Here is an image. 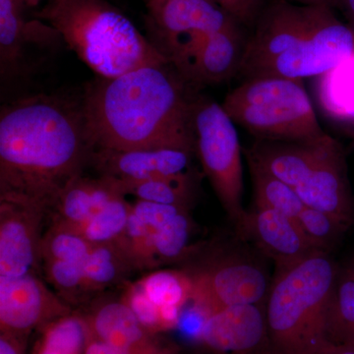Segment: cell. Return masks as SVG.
<instances>
[{"mask_svg": "<svg viewBox=\"0 0 354 354\" xmlns=\"http://www.w3.org/2000/svg\"><path fill=\"white\" fill-rule=\"evenodd\" d=\"M94 151L82 99L41 94L6 104L0 114V199L36 205L48 215Z\"/></svg>", "mask_w": 354, "mask_h": 354, "instance_id": "1", "label": "cell"}, {"mask_svg": "<svg viewBox=\"0 0 354 354\" xmlns=\"http://www.w3.org/2000/svg\"><path fill=\"white\" fill-rule=\"evenodd\" d=\"M193 88L171 62L99 77L81 97L95 150L176 147L196 152Z\"/></svg>", "mask_w": 354, "mask_h": 354, "instance_id": "2", "label": "cell"}, {"mask_svg": "<svg viewBox=\"0 0 354 354\" xmlns=\"http://www.w3.org/2000/svg\"><path fill=\"white\" fill-rule=\"evenodd\" d=\"M31 15L53 26L102 78L169 62L109 0H44Z\"/></svg>", "mask_w": 354, "mask_h": 354, "instance_id": "3", "label": "cell"}, {"mask_svg": "<svg viewBox=\"0 0 354 354\" xmlns=\"http://www.w3.org/2000/svg\"><path fill=\"white\" fill-rule=\"evenodd\" d=\"M339 269L328 252L277 268L265 302L270 354H321Z\"/></svg>", "mask_w": 354, "mask_h": 354, "instance_id": "4", "label": "cell"}, {"mask_svg": "<svg viewBox=\"0 0 354 354\" xmlns=\"http://www.w3.org/2000/svg\"><path fill=\"white\" fill-rule=\"evenodd\" d=\"M221 106L235 124L256 139L309 140L326 134L301 80L276 76L247 79Z\"/></svg>", "mask_w": 354, "mask_h": 354, "instance_id": "5", "label": "cell"}, {"mask_svg": "<svg viewBox=\"0 0 354 354\" xmlns=\"http://www.w3.org/2000/svg\"><path fill=\"white\" fill-rule=\"evenodd\" d=\"M196 153L216 196L241 235L244 209L241 146L235 123L223 106L198 97L193 111Z\"/></svg>", "mask_w": 354, "mask_h": 354, "instance_id": "6", "label": "cell"}, {"mask_svg": "<svg viewBox=\"0 0 354 354\" xmlns=\"http://www.w3.org/2000/svg\"><path fill=\"white\" fill-rule=\"evenodd\" d=\"M146 6L148 39L174 67L209 35L239 24L212 0H151Z\"/></svg>", "mask_w": 354, "mask_h": 354, "instance_id": "7", "label": "cell"}, {"mask_svg": "<svg viewBox=\"0 0 354 354\" xmlns=\"http://www.w3.org/2000/svg\"><path fill=\"white\" fill-rule=\"evenodd\" d=\"M187 274L192 281L190 301L204 319L227 307L265 304L271 288L264 268L239 254L221 256Z\"/></svg>", "mask_w": 354, "mask_h": 354, "instance_id": "8", "label": "cell"}, {"mask_svg": "<svg viewBox=\"0 0 354 354\" xmlns=\"http://www.w3.org/2000/svg\"><path fill=\"white\" fill-rule=\"evenodd\" d=\"M330 7L304 6L290 0L265 4L247 39L239 75L252 78L266 64L290 50L315 29Z\"/></svg>", "mask_w": 354, "mask_h": 354, "instance_id": "9", "label": "cell"}, {"mask_svg": "<svg viewBox=\"0 0 354 354\" xmlns=\"http://www.w3.org/2000/svg\"><path fill=\"white\" fill-rule=\"evenodd\" d=\"M353 58L354 29L337 19L330 8L304 41L274 58L252 78L276 76L304 81L326 75Z\"/></svg>", "mask_w": 354, "mask_h": 354, "instance_id": "10", "label": "cell"}, {"mask_svg": "<svg viewBox=\"0 0 354 354\" xmlns=\"http://www.w3.org/2000/svg\"><path fill=\"white\" fill-rule=\"evenodd\" d=\"M73 311L41 274L0 278V333L27 339L34 330Z\"/></svg>", "mask_w": 354, "mask_h": 354, "instance_id": "11", "label": "cell"}, {"mask_svg": "<svg viewBox=\"0 0 354 354\" xmlns=\"http://www.w3.org/2000/svg\"><path fill=\"white\" fill-rule=\"evenodd\" d=\"M48 212L29 203L0 199V278L41 274V243Z\"/></svg>", "mask_w": 354, "mask_h": 354, "instance_id": "12", "label": "cell"}, {"mask_svg": "<svg viewBox=\"0 0 354 354\" xmlns=\"http://www.w3.org/2000/svg\"><path fill=\"white\" fill-rule=\"evenodd\" d=\"M23 0H0V76L2 84L31 71L28 53L32 48H51L64 41L59 32L28 13Z\"/></svg>", "mask_w": 354, "mask_h": 354, "instance_id": "13", "label": "cell"}, {"mask_svg": "<svg viewBox=\"0 0 354 354\" xmlns=\"http://www.w3.org/2000/svg\"><path fill=\"white\" fill-rule=\"evenodd\" d=\"M198 341L211 354H270L265 304L236 305L204 319Z\"/></svg>", "mask_w": 354, "mask_h": 354, "instance_id": "14", "label": "cell"}, {"mask_svg": "<svg viewBox=\"0 0 354 354\" xmlns=\"http://www.w3.org/2000/svg\"><path fill=\"white\" fill-rule=\"evenodd\" d=\"M195 153L189 149L176 147L95 150L91 165L100 176L120 183H137L189 174Z\"/></svg>", "mask_w": 354, "mask_h": 354, "instance_id": "15", "label": "cell"}, {"mask_svg": "<svg viewBox=\"0 0 354 354\" xmlns=\"http://www.w3.org/2000/svg\"><path fill=\"white\" fill-rule=\"evenodd\" d=\"M295 191L305 206L329 214L348 228L354 225V198L339 142Z\"/></svg>", "mask_w": 354, "mask_h": 354, "instance_id": "16", "label": "cell"}, {"mask_svg": "<svg viewBox=\"0 0 354 354\" xmlns=\"http://www.w3.org/2000/svg\"><path fill=\"white\" fill-rule=\"evenodd\" d=\"M335 142L337 140L327 133L309 140L256 139L246 150V158L295 189L329 153Z\"/></svg>", "mask_w": 354, "mask_h": 354, "instance_id": "17", "label": "cell"}, {"mask_svg": "<svg viewBox=\"0 0 354 354\" xmlns=\"http://www.w3.org/2000/svg\"><path fill=\"white\" fill-rule=\"evenodd\" d=\"M239 236L253 241L276 262L277 268L295 264L321 252L305 236L297 221L269 208L255 207L248 213Z\"/></svg>", "mask_w": 354, "mask_h": 354, "instance_id": "18", "label": "cell"}, {"mask_svg": "<svg viewBox=\"0 0 354 354\" xmlns=\"http://www.w3.org/2000/svg\"><path fill=\"white\" fill-rule=\"evenodd\" d=\"M234 24L209 35L202 44L176 67L193 87L225 82L239 74L247 39Z\"/></svg>", "mask_w": 354, "mask_h": 354, "instance_id": "19", "label": "cell"}, {"mask_svg": "<svg viewBox=\"0 0 354 354\" xmlns=\"http://www.w3.org/2000/svg\"><path fill=\"white\" fill-rule=\"evenodd\" d=\"M92 335L129 354H179L147 329L122 300H109L85 314Z\"/></svg>", "mask_w": 354, "mask_h": 354, "instance_id": "20", "label": "cell"}, {"mask_svg": "<svg viewBox=\"0 0 354 354\" xmlns=\"http://www.w3.org/2000/svg\"><path fill=\"white\" fill-rule=\"evenodd\" d=\"M118 183L109 177H76L64 188L48 212L51 223L75 228L90 220L109 202L121 196ZM125 196V195H124Z\"/></svg>", "mask_w": 354, "mask_h": 354, "instance_id": "21", "label": "cell"}, {"mask_svg": "<svg viewBox=\"0 0 354 354\" xmlns=\"http://www.w3.org/2000/svg\"><path fill=\"white\" fill-rule=\"evenodd\" d=\"M137 283L160 311L165 330L176 327L184 305L190 301L192 295V281L187 272L157 270Z\"/></svg>", "mask_w": 354, "mask_h": 354, "instance_id": "22", "label": "cell"}, {"mask_svg": "<svg viewBox=\"0 0 354 354\" xmlns=\"http://www.w3.org/2000/svg\"><path fill=\"white\" fill-rule=\"evenodd\" d=\"M88 295L120 285L136 271L131 259L118 241L94 245L83 263Z\"/></svg>", "mask_w": 354, "mask_h": 354, "instance_id": "23", "label": "cell"}, {"mask_svg": "<svg viewBox=\"0 0 354 354\" xmlns=\"http://www.w3.org/2000/svg\"><path fill=\"white\" fill-rule=\"evenodd\" d=\"M318 97L326 114L354 139V58L319 77Z\"/></svg>", "mask_w": 354, "mask_h": 354, "instance_id": "24", "label": "cell"}, {"mask_svg": "<svg viewBox=\"0 0 354 354\" xmlns=\"http://www.w3.org/2000/svg\"><path fill=\"white\" fill-rule=\"evenodd\" d=\"M91 337L87 317L73 311L39 330L32 354H85Z\"/></svg>", "mask_w": 354, "mask_h": 354, "instance_id": "25", "label": "cell"}, {"mask_svg": "<svg viewBox=\"0 0 354 354\" xmlns=\"http://www.w3.org/2000/svg\"><path fill=\"white\" fill-rule=\"evenodd\" d=\"M114 181L125 196L131 195L142 201L190 209L194 200L195 185L192 172L137 183Z\"/></svg>", "mask_w": 354, "mask_h": 354, "instance_id": "26", "label": "cell"}, {"mask_svg": "<svg viewBox=\"0 0 354 354\" xmlns=\"http://www.w3.org/2000/svg\"><path fill=\"white\" fill-rule=\"evenodd\" d=\"M247 160L252 176L255 207L272 209L297 220L306 206L295 188L277 178L253 160Z\"/></svg>", "mask_w": 354, "mask_h": 354, "instance_id": "27", "label": "cell"}, {"mask_svg": "<svg viewBox=\"0 0 354 354\" xmlns=\"http://www.w3.org/2000/svg\"><path fill=\"white\" fill-rule=\"evenodd\" d=\"M354 330V269L339 270L327 320L328 341L346 344Z\"/></svg>", "mask_w": 354, "mask_h": 354, "instance_id": "28", "label": "cell"}, {"mask_svg": "<svg viewBox=\"0 0 354 354\" xmlns=\"http://www.w3.org/2000/svg\"><path fill=\"white\" fill-rule=\"evenodd\" d=\"M132 204L121 195L109 202L94 216L71 230L82 235L93 245L113 243L124 234L131 214Z\"/></svg>", "mask_w": 354, "mask_h": 354, "instance_id": "29", "label": "cell"}, {"mask_svg": "<svg viewBox=\"0 0 354 354\" xmlns=\"http://www.w3.org/2000/svg\"><path fill=\"white\" fill-rule=\"evenodd\" d=\"M193 223L189 209L180 212L151 236L153 267L180 259L188 251Z\"/></svg>", "mask_w": 354, "mask_h": 354, "instance_id": "30", "label": "cell"}, {"mask_svg": "<svg viewBox=\"0 0 354 354\" xmlns=\"http://www.w3.org/2000/svg\"><path fill=\"white\" fill-rule=\"evenodd\" d=\"M41 272L46 281L64 301L72 305L82 304L88 297L83 264L66 261L48 260L41 263Z\"/></svg>", "mask_w": 354, "mask_h": 354, "instance_id": "31", "label": "cell"}, {"mask_svg": "<svg viewBox=\"0 0 354 354\" xmlns=\"http://www.w3.org/2000/svg\"><path fill=\"white\" fill-rule=\"evenodd\" d=\"M93 246L75 230L51 223L41 239V263L55 260L83 264Z\"/></svg>", "mask_w": 354, "mask_h": 354, "instance_id": "32", "label": "cell"}, {"mask_svg": "<svg viewBox=\"0 0 354 354\" xmlns=\"http://www.w3.org/2000/svg\"><path fill=\"white\" fill-rule=\"evenodd\" d=\"M295 221L310 242L324 252H329L348 230L334 216L309 207H305Z\"/></svg>", "mask_w": 354, "mask_h": 354, "instance_id": "33", "label": "cell"}, {"mask_svg": "<svg viewBox=\"0 0 354 354\" xmlns=\"http://www.w3.org/2000/svg\"><path fill=\"white\" fill-rule=\"evenodd\" d=\"M190 209L171 205L137 200L132 204L127 230L130 234L153 235L180 212Z\"/></svg>", "mask_w": 354, "mask_h": 354, "instance_id": "34", "label": "cell"}, {"mask_svg": "<svg viewBox=\"0 0 354 354\" xmlns=\"http://www.w3.org/2000/svg\"><path fill=\"white\" fill-rule=\"evenodd\" d=\"M121 300L131 309L135 316L147 329L152 330L156 334L165 332L160 311L146 297L137 281L127 285Z\"/></svg>", "mask_w": 354, "mask_h": 354, "instance_id": "35", "label": "cell"}, {"mask_svg": "<svg viewBox=\"0 0 354 354\" xmlns=\"http://www.w3.org/2000/svg\"><path fill=\"white\" fill-rule=\"evenodd\" d=\"M239 25L254 28L265 6L264 0H212Z\"/></svg>", "mask_w": 354, "mask_h": 354, "instance_id": "36", "label": "cell"}, {"mask_svg": "<svg viewBox=\"0 0 354 354\" xmlns=\"http://www.w3.org/2000/svg\"><path fill=\"white\" fill-rule=\"evenodd\" d=\"M26 344L27 339L0 333V354H27Z\"/></svg>", "mask_w": 354, "mask_h": 354, "instance_id": "37", "label": "cell"}, {"mask_svg": "<svg viewBox=\"0 0 354 354\" xmlns=\"http://www.w3.org/2000/svg\"><path fill=\"white\" fill-rule=\"evenodd\" d=\"M85 354H129L124 349L118 348L113 344L97 339L92 335L88 342Z\"/></svg>", "mask_w": 354, "mask_h": 354, "instance_id": "38", "label": "cell"}, {"mask_svg": "<svg viewBox=\"0 0 354 354\" xmlns=\"http://www.w3.org/2000/svg\"><path fill=\"white\" fill-rule=\"evenodd\" d=\"M321 354H354V346L328 342Z\"/></svg>", "mask_w": 354, "mask_h": 354, "instance_id": "39", "label": "cell"}, {"mask_svg": "<svg viewBox=\"0 0 354 354\" xmlns=\"http://www.w3.org/2000/svg\"><path fill=\"white\" fill-rule=\"evenodd\" d=\"M290 1L304 4V6H329L333 9L339 8V6H341V0H290Z\"/></svg>", "mask_w": 354, "mask_h": 354, "instance_id": "40", "label": "cell"}, {"mask_svg": "<svg viewBox=\"0 0 354 354\" xmlns=\"http://www.w3.org/2000/svg\"><path fill=\"white\" fill-rule=\"evenodd\" d=\"M339 8L346 14L348 25L354 29V0H341Z\"/></svg>", "mask_w": 354, "mask_h": 354, "instance_id": "41", "label": "cell"}, {"mask_svg": "<svg viewBox=\"0 0 354 354\" xmlns=\"http://www.w3.org/2000/svg\"><path fill=\"white\" fill-rule=\"evenodd\" d=\"M25 2L26 6L29 7L30 9L38 8L41 2L43 0H23Z\"/></svg>", "mask_w": 354, "mask_h": 354, "instance_id": "42", "label": "cell"}, {"mask_svg": "<svg viewBox=\"0 0 354 354\" xmlns=\"http://www.w3.org/2000/svg\"><path fill=\"white\" fill-rule=\"evenodd\" d=\"M346 346H354V330L353 334H351V337H349L348 342H346Z\"/></svg>", "mask_w": 354, "mask_h": 354, "instance_id": "43", "label": "cell"}, {"mask_svg": "<svg viewBox=\"0 0 354 354\" xmlns=\"http://www.w3.org/2000/svg\"><path fill=\"white\" fill-rule=\"evenodd\" d=\"M353 269H354V267H353Z\"/></svg>", "mask_w": 354, "mask_h": 354, "instance_id": "44", "label": "cell"}]
</instances>
